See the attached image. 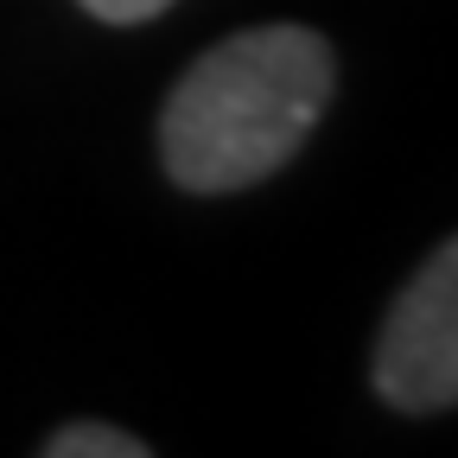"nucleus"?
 I'll list each match as a JSON object with an SVG mask.
<instances>
[{
  "instance_id": "1",
  "label": "nucleus",
  "mask_w": 458,
  "mask_h": 458,
  "mask_svg": "<svg viewBox=\"0 0 458 458\" xmlns=\"http://www.w3.org/2000/svg\"><path fill=\"white\" fill-rule=\"evenodd\" d=\"M337 96V57L312 26L274 20L210 45L159 108V165L179 191H249L293 159Z\"/></svg>"
},
{
  "instance_id": "2",
  "label": "nucleus",
  "mask_w": 458,
  "mask_h": 458,
  "mask_svg": "<svg viewBox=\"0 0 458 458\" xmlns=\"http://www.w3.org/2000/svg\"><path fill=\"white\" fill-rule=\"evenodd\" d=\"M369 382L401 414L458 408V236H445L382 312Z\"/></svg>"
},
{
  "instance_id": "3",
  "label": "nucleus",
  "mask_w": 458,
  "mask_h": 458,
  "mask_svg": "<svg viewBox=\"0 0 458 458\" xmlns=\"http://www.w3.org/2000/svg\"><path fill=\"white\" fill-rule=\"evenodd\" d=\"M45 458H147L153 445L128 427H108V420H71V427H57L45 445Z\"/></svg>"
},
{
  "instance_id": "4",
  "label": "nucleus",
  "mask_w": 458,
  "mask_h": 458,
  "mask_svg": "<svg viewBox=\"0 0 458 458\" xmlns=\"http://www.w3.org/2000/svg\"><path fill=\"white\" fill-rule=\"evenodd\" d=\"M77 7L102 26H147L153 13H165L172 0H77Z\"/></svg>"
}]
</instances>
